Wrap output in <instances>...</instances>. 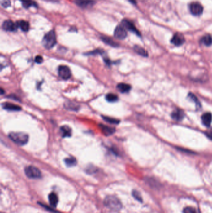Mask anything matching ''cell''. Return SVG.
Instances as JSON below:
<instances>
[{
	"label": "cell",
	"mask_w": 212,
	"mask_h": 213,
	"mask_svg": "<svg viewBox=\"0 0 212 213\" xmlns=\"http://www.w3.org/2000/svg\"><path fill=\"white\" fill-rule=\"evenodd\" d=\"M9 137L19 145H24L29 140V136L23 132H11L10 133Z\"/></svg>",
	"instance_id": "6da1fadb"
},
{
	"label": "cell",
	"mask_w": 212,
	"mask_h": 213,
	"mask_svg": "<svg viewBox=\"0 0 212 213\" xmlns=\"http://www.w3.org/2000/svg\"><path fill=\"white\" fill-rule=\"evenodd\" d=\"M104 204L108 209L113 211H119L121 207V203L119 200L114 196H107L104 201Z\"/></svg>",
	"instance_id": "7a4b0ae2"
},
{
	"label": "cell",
	"mask_w": 212,
	"mask_h": 213,
	"mask_svg": "<svg viewBox=\"0 0 212 213\" xmlns=\"http://www.w3.org/2000/svg\"><path fill=\"white\" fill-rule=\"evenodd\" d=\"M42 44L43 46L47 49H50L52 48L56 44L57 42V39H56V35L55 33L54 30H52L47 33L43 38L42 39Z\"/></svg>",
	"instance_id": "3957f363"
},
{
	"label": "cell",
	"mask_w": 212,
	"mask_h": 213,
	"mask_svg": "<svg viewBox=\"0 0 212 213\" xmlns=\"http://www.w3.org/2000/svg\"><path fill=\"white\" fill-rule=\"evenodd\" d=\"M26 175L31 179H38L41 177V171L36 167L33 166H27L25 170Z\"/></svg>",
	"instance_id": "277c9868"
},
{
	"label": "cell",
	"mask_w": 212,
	"mask_h": 213,
	"mask_svg": "<svg viewBox=\"0 0 212 213\" xmlns=\"http://www.w3.org/2000/svg\"><path fill=\"white\" fill-rule=\"evenodd\" d=\"M58 74L60 78L64 80H67L71 77V72L70 69L66 65H60L58 69Z\"/></svg>",
	"instance_id": "5b68a950"
},
{
	"label": "cell",
	"mask_w": 212,
	"mask_h": 213,
	"mask_svg": "<svg viewBox=\"0 0 212 213\" xmlns=\"http://www.w3.org/2000/svg\"><path fill=\"white\" fill-rule=\"evenodd\" d=\"M114 36L118 39H124L127 36V32L125 28L122 25L116 26L114 31Z\"/></svg>",
	"instance_id": "8992f818"
},
{
	"label": "cell",
	"mask_w": 212,
	"mask_h": 213,
	"mask_svg": "<svg viewBox=\"0 0 212 213\" xmlns=\"http://www.w3.org/2000/svg\"><path fill=\"white\" fill-rule=\"evenodd\" d=\"M121 25L126 29H128V31H130L131 32L136 34V35L140 36V33L139 32V31L137 29V28L135 27V26L134 25V24L130 21L129 20H123L121 21Z\"/></svg>",
	"instance_id": "52a82bcc"
},
{
	"label": "cell",
	"mask_w": 212,
	"mask_h": 213,
	"mask_svg": "<svg viewBox=\"0 0 212 213\" xmlns=\"http://www.w3.org/2000/svg\"><path fill=\"white\" fill-rule=\"evenodd\" d=\"M2 28L6 31L13 32L17 30L18 25L17 23H15L11 20H6L3 22Z\"/></svg>",
	"instance_id": "ba28073f"
},
{
	"label": "cell",
	"mask_w": 212,
	"mask_h": 213,
	"mask_svg": "<svg viewBox=\"0 0 212 213\" xmlns=\"http://www.w3.org/2000/svg\"><path fill=\"white\" fill-rule=\"evenodd\" d=\"M190 10L192 15L195 16L200 15L203 12V7L197 2H194L190 4Z\"/></svg>",
	"instance_id": "9c48e42d"
},
{
	"label": "cell",
	"mask_w": 212,
	"mask_h": 213,
	"mask_svg": "<svg viewBox=\"0 0 212 213\" xmlns=\"http://www.w3.org/2000/svg\"><path fill=\"white\" fill-rule=\"evenodd\" d=\"M74 2L78 7L82 8L91 7L95 3L94 0H74Z\"/></svg>",
	"instance_id": "30bf717a"
},
{
	"label": "cell",
	"mask_w": 212,
	"mask_h": 213,
	"mask_svg": "<svg viewBox=\"0 0 212 213\" xmlns=\"http://www.w3.org/2000/svg\"><path fill=\"white\" fill-rule=\"evenodd\" d=\"M185 42V38L182 34L181 33H175L171 39V43L174 45L179 46L182 45Z\"/></svg>",
	"instance_id": "8fae6325"
},
{
	"label": "cell",
	"mask_w": 212,
	"mask_h": 213,
	"mask_svg": "<svg viewBox=\"0 0 212 213\" xmlns=\"http://www.w3.org/2000/svg\"><path fill=\"white\" fill-rule=\"evenodd\" d=\"M201 120L203 123L206 126H210L212 122V115L210 112H207L204 113L201 116Z\"/></svg>",
	"instance_id": "7c38bea8"
},
{
	"label": "cell",
	"mask_w": 212,
	"mask_h": 213,
	"mask_svg": "<svg viewBox=\"0 0 212 213\" xmlns=\"http://www.w3.org/2000/svg\"><path fill=\"white\" fill-rule=\"evenodd\" d=\"M172 118L176 121H181L184 118V113L180 109H176L172 113Z\"/></svg>",
	"instance_id": "4fadbf2b"
},
{
	"label": "cell",
	"mask_w": 212,
	"mask_h": 213,
	"mask_svg": "<svg viewBox=\"0 0 212 213\" xmlns=\"http://www.w3.org/2000/svg\"><path fill=\"white\" fill-rule=\"evenodd\" d=\"M19 1L21 2L23 7L26 9H28L30 7L37 8V4L34 0H19Z\"/></svg>",
	"instance_id": "5bb4252c"
},
{
	"label": "cell",
	"mask_w": 212,
	"mask_h": 213,
	"mask_svg": "<svg viewBox=\"0 0 212 213\" xmlns=\"http://www.w3.org/2000/svg\"><path fill=\"white\" fill-rule=\"evenodd\" d=\"M3 109L9 111H19L21 110V108L16 105L11 103H5L3 105Z\"/></svg>",
	"instance_id": "9a60e30c"
},
{
	"label": "cell",
	"mask_w": 212,
	"mask_h": 213,
	"mask_svg": "<svg viewBox=\"0 0 212 213\" xmlns=\"http://www.w3.org/2000/svg\"><path fill=\"white\" fill-rule=\"evenodd\" d=\"M100 127L103 133L106 135H111L113 134L115 132V129L112 127H110L108 126L105 125H100Z\"/></svg>",
	"instance_id": "2e32d148"
},
{
	"label": "cell",
	"mask_w": 212,
	"mask_h": 213,
	"mask_svg": "<svg viewBox=\"0 0 212 213\" xmlns=\"http://www.w3.org/2000/svg\"><path fill=\"white\" fill-rule=\"evenodd\" d=\"M60 132L63 137H70L72 135V130L68 126H62L60 128Z\"/></svg>",
	"instance_id": "e0dca14e"
},
{
	"label": "cell",
	"mask_w": 212,
	"mask_h": 213,
	"mask_svg": "<svg viewBox=\"0 0 212 213\" xmlns=\"http://www.w3.org/2000/svg\"><path fill=\"white\" fill-rule=\"evenodd\" d=\"M49 201L50 204L53 206V207H56L57 204H58V196L57 195L54 193H52L49 195Z\"/></svg>",
	"instance_id": "ac0fdd59"
},
{
	"label": "cell",
	"mask_w": 212,
	"mask_h": 213,
	"mask_svg": "<svg viewBox=\"0 0 212 213\" xmlns=\"http://www.w3.org/2000/svg\"><path fill=\"white\" fill-rule=\"evenodd\" d=\"M131 86L125 83H120L117 86L118 90L121 93L128 92L131 90Z\"/></svg>",
	"instance_id": "d6986e66"
},
{
	"label": "cell",
	"mask_w": 212,
	"mask_h": 213,
	"mask_svg": "<svg viewBox=\"0 0 212 213\" xmlns=\"http://www.w3.org/2000/svg\"><path fill=\"white\" fill-rule=\"evenodd\" d=\"M101 39L106 44H107L108 45H110V46L114 47H117L119 46V44L116 42L115 41H114L111 38H110L106 36H102L101 37Z\"/></svg>",
	"instance_id": "ffe728a7"
},
{
	"label": "cell",
	"mask_w": 212,
	"mask_h": 213,
	"mask_svg": "<svg viewBox=\"0 0 212 213\" xmlns=\"http://www.w3.org/2000/svg\"><path fill=\"white\" fill-rule=\"evenodd\" d=\"M17 24L18 25V27L20 28L23 31L27 32V31H29V23L28 21L21 20V21H18L17 23Z\"/></svg>",
	"instance_id": "44dd1931"
},
{
	"label": "cell",
	"mask_w": 212,
	"mask_h": 213,
	"mask_svg": "<svg viewBox=\"0 0 212 213\" xmlns=\"http://www.w3.org/2000/svg\"><path fill=\"white\" fill-rule=\"evenodd\" d=\"M201 42L205 46H210L212 45V36L210 34H206L201 39Z\"/></svg>",
	"instance_id": "7402d4cb"
},
{
	"label": "cell",
	"mask_w": 212,
	"mask_h": 213,
	"mask_svg": "<svg viewBox=\"0 0 212 213\" xmlns=\"http://www.w3.org/2000/svg\"><path fill=\"white\" fill-rule=\"evenodd\" d=\"M134 50L136 53H137L138 54L142 55L143 57H148V52L144 48L141 47V46H135L134 47Z\"/></svg>",
	"instance_id": "603a6c76"
},
{
	"label": "cell",
	"mask_w": 212,
	"mask_h": 213,
	"mask_svg": "<svg viewBox=\"0 0 212 213\" xmlns=\"http://www.w3.org/2000/svg\"><path fill=\"white\" fill-rule=\"evenodd\" d=\"M65 163L67 166L72 167L77 165V160L74 157H70L65 160Z\"/></svg>",
	"instance_id": "cb8c5ba5"
},
{
	"label": "cell",
	"mask_w": 212,
	"mask_h": 213,
	"mask_svg": "<svg viewBox=\"0 0 212 213\" xmlns=\"http://www.w3.org/2000/svg\"><path fill=\"white\" fill-rule=\"evenodd\" d=\"M106 99L110 102H116L118 100V97L116 94H108L106 95Z\"/></svg>",
	"instance_id": "d4e9b609"
},
{
	"label": "cell",
	"mask_w": 212,
	"mask_h": 213,
	"mask_svg": "<svg viewBox=\"0 0 212 213\" xmlns=\"http://www.w3.org/2000/svg\"><path fill=\"white\" fill-rule=\"evenodd\" d=\"M188 97H189V98H190L192 100H193V101L195 102V105H196V107H197V108H200V107H201L200 102H199L198 99L197 98V97H196L194 94H192V93H190L189 95H188Z\"/></svg>",
	"instance_id": "484cf974"
},
{
	"label": "cell",
	"mask_w": 212,
	"mask_h": 213,
	"mask_svg": "<svg viewBox=\"0 0 212 213\" xmlns=\"http://www.w3.org/2000/svg\"><path fill=\"white\" fill-rule=\"evenodd\" d=\"M103 118L107 122H109L110 123H113V124H118L119 123V121L118 120H116L115 118H111V117H103Z\"/></svg>",
	"instance_id": "4316f807"
},
{
	"label": "cell",
	"mask_w": 212,
	"mask_h": 213,
	"mask_svg": "<svg viewBox=\"0 0 212 213\" xmlns=\"http://www.w3.org/2000/svg\"><path fill=\"white\" fill-rule=\"evenodd\" d=\"M184 213H199L197 209L193 207H187L184 209Z\"/></svg>",
	"instance_id": "83f0119b"
},
{
	"label": "cell",
	"mask_w": 212,
	"mask_h": 213,
	"mask_svg": "<svg viewBox=\"0 0 212 213\" xmlns=\"http://www.w3.org/2000/svg\"><path fill=\"white\" fill-rule=\"evenodd\" d=\"M1 4L3 8H7L11 6V1L10 0H2Z\"/></svg>",
	"instance_id": "f1b7e54d"
},
{
	"label": "cell",
	"mask_w": 212,
	"mask_h": 213,
	"mask_svg": "<svg viewBox=\"0 0 212 213\" xmlns=\"http://www.w3.org/2000/svg\"><path fill=\"white\" fill-rule=\"evenodd\" d=\"M132 195H133V196L134 197V198L136 199L137 200H138V201H141V202L143 201V200H142V197L141 196V194H140V193H139L138 191H134L132 192Z\"/></svg>",
	"instance_id": "f546056e"
},
{
	"label": "cell",
	"mask_w": 212,
	"mask_h": 213,
	"mask_svg": "<svg viewBox=\"0 0 212 213\" xmlns=\"http://www.w3.org/2000/svg\"><path fill=\"white\" fill-rule=\"evenodd\" d=\"M103 52V51L102 50H101V49H97L95 51L90 52H89L87 54H89V55H95V54H102Z\"/></svg>",
	"instance_id": "4dcf8cb0"
},
{
	"label": "cell",
	"mask_w": 212,
	"mask_h": 213,
	"mask_svg": "<svg viewBox=\"0 0 212 213\" xmlns=\"http://www.w3.org/2000/svg\"><path fill=\"white\" fill-rule=\"evenodd\" d=\"M35 62L37 64H41L43 62V58L41 55H37L36 57H35V59H34Z\"/></svg>",
	"instance_id": "1f68e13d"
},
{
	"label": "cell",
	"mask_w": 212,
	"mask_h": 213,
	"mask_svg": "<svg viewBox=\"0 0 212 213\" xmlns=\"http://www.w3.org/2000/svg\"><path fill=\"white\" fill-rule=\"evenodd\" d=\"M206 135L210 138L211 140H212V132H206Z\"/></svg>",
	"instance_id": "d6a6232c"
},
{
	"label": "cell",
	"mask_w": 212,
	"mask_h": 213,
	"mask_svg": "<svg viewBox=\"0 0 212 213\" xmlns=\"http://www.w3.org/2000/svg\"><path fill=\"white\" fill-rule=\"evenodd\" d=\"M44 1L49 2H52V3H58V2H59V0H44Z\"/></svg>",
	"instance_id": "836d02e7"
},
{
	"label": "cell",
	"mask_w": 212,
	"mask_h": 213,
	"mask_svg": "<svg viewBox=\"0 0 212 213\" xmlns=\"http://www.w3.org/2000/svg\"><path fill=\"white\" fill-rule=\"evenodd\" d=\"M129 1L131 3H132V4H136V1H135V0H129Z\"/></svg>",
	"instance_id": "e575fe53"
}]
</instances>
